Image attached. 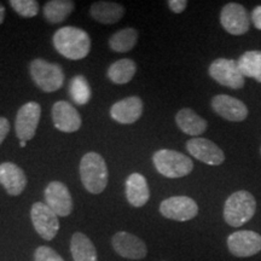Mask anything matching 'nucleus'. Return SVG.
<instances>
[{"mask_svg": "<svg viewBox=\"0 0 261 261\" xmlns=\"http://www.w3.org/2000/svg\"><path fill=\"white\" fill-rule=\"evenodd\" d=\"M54 46L58 54L71 61L84 60L91 50V38L84 29L77 27H62L52 38Z\"/></svg>", "mask_w": 261, "mask_h": 261, "instance_id": "obj_1", "label": "nucleus"}, {"mask_svg": "<svg viewBox=\"0 0 261 261\" xmlns=\"http://www.w3.org/2000/svg\"><path fill=\"white\" fill-rule=\"evenodd\" d=\"M81 182L87 191L98 195L106 190L109 180V171L106 160L98 152H87L80 161Z\"/></svg>", "mask_w": 261, "mask_h": 261, "instance_id": "obj_2", "label": "nucleus"}, {"mask_svg": "<svg viewBox=\"0 0 261 261\" xmlns=\"http://www.w3.org/2000/svg\"><path fill=\"white\" fill-rule=\"evenodd\" d=\"M256 201L249 191L240 190L228 196L224 204V220L232 227H241L254 217Z\"/></svg>", "mask_w": 261, "mask_h": 261, "instance_id": "obj_3", "label": "nucleus"}, {"mask_svg": "<svg viewBox=\"0 0 261 261\" xmlns=\"http://www.w3.org/2000/svg\"><path fill=\"white\" fill-rule=\"evenodd\" d=\"M152 162L160 174L171 179L187 177L194 169V162L189 156L171 149L158 150L152 155Z\"/></svg>", "mask_w": 261, "mask_h": 261, "instance_id": "obj_4", "label": "nucleus"}, {"mask_svg": "<svg viewBox=\"0 0 261 261\" xmlns=\"http://www.w3.org/2000/svg\"><path fill=\"white\" fill-rule=\"evenodd\" d=\"M31 77L44 92H56L64 84L63 68L57 63H51L41 58H35L29 65Z\"/></svg>", "mask_w": 261, "mask_h": 261, "instance_id": "obj_5", "label": "nucleus"}, {"mask_svg": "<svg viewBox=\"0 0 261 261\" xmlns=\"http://www.w3.org/2000/svg\"><path fill=\"white\" fill-rule=\"evenodd\" d=\"M208 73L212 79L221 86L232 90H241L244 86V76L238 63L227 58H218L213 61L208 68Z\"/></svg>", "mask_w": 261, "mask_h": 261, "instance_id": "obj_6", "label": "nucleus"}, {"mask_svg": "<svg viewBox=\"0 0 261 261\" xmlns=\"http://www.w3.org/2000/svg\"><path fill=\"white\" fill-rule=\"evenodd\" d=\"M31 219L39 236L46 241H52L60 231L58 215L46 203L35 202L32 205Z\"/></svg>", "mask_w": 261, "mask_h": 261, "instance_id": "obj_7", "label": "nucleus"}, {"mask_svg": "<svg viewBox=\"0 0 261 261\" xmlns=\"http://www.w3.org/2000/svg\"><path fill=\"white\" fill-rule=\"evenodd\" d=\"M41 117V106L37 102H28L22 106L16 114L15 130L19 140H31L37 133Z\"/></svg>", "mask_w": 261, "mask_h": 261, "instance_id": "obj_8", "label": "nucleus"}, {"mask_svg": "<svg viewBox=\"0 0 261 261\" xmlns=\"http://www.w3.org/2000/svg\"><path fill=\"white\" fill-rule=\"evenodd\" d=\"M160 213L167 219L188 221L198 214V205L188 196H173L161 202Z\"/></svg>", "mask_w": 261, "mask_h": 261, "instance_id": "obj_9", "label": "nucleus"}, {"mask_svg": "<svg viewBox=\"0 0 261 261\" xmlns=\"http://www.w3.org/2000/svg\"><path fill=\"white\" fill-rule=\"evenodd\" d=\"M220 23L231 35H243L250 28V17L243 5L228 3L221 9Z\"/></svg>", "mask_w": 261, "mask_h": 261, "instance_id": "obj_10", "label": "nucleus"}, {"mask_svg": "<svg viewBox=\"0 0 261 261\" xmlns=\"http://www.w3.org/2000/svg\"><path fill=\"white\" fill-rule=\"evenodd\" d=\"M228 252L237 257H249L261 252V234L241 230L227 237Z\"/></svg>", "mask_w": 261, "mask_h": 261, "instance_id": "obj_11", "label": "nucleus"}, {"mask_svg": "<svg viewBox=\"0 0 261 261\" xmlns=\"http://www.w3.org/2000/svg\"><path fill=\"white\" fill-rule=\"evenodd\" d=\"M114 250L120 256L130 260H142L148 254V247L145 242L136 234L119 231L112 238Z\"/></svg>", "mask_w": 261, "mask_h": 261, "instance_id": "obj_12", "label": "nucleus"}, {"mask_svg": "<svg viewBox=\"0 0 261 261\" xmlns=\"http://www.w3.org/2000/svg\"><path fill=\"white\" fill-rule=\"evenodd\" d=\"M45 203L56 213L58 217H68L73 211L71 194L62 181L54 180L45 189Z\"/></svg>", "mask_w": 261, "mask_h": 261, "instance_id": "obj_13", "label": "nucleus"}, {"mask_svg": "<svg viewBox=\"0 0 261 261\" xmlns=\"http://www.w3.org/2000/svg\"><path fill=\"white\" fill-rule=\"evenodd\" d=\"M51 116L54 126L64 133H74L80 129L81 116L79 112L69 102L58 100L52 106Z\"/></svg>", "mask_w": 261, "mask_h": 261, "instance_id": "obj_14", "label": "nucleus"}, {"mask_svg": "<svg viewBox=\"0 0 261 261\" xmlns=\"http://www.w3.org/2000/svg\"><path fill=\"white\" fill-rule=\"evenodd\" d=\"M187 150L192 158L210 166H220L225 161V155L219 146L205 138H192L187 142Z\"/></svg>", "mask_w": 261, "mask_h": 261, "instance_id": "obj_15", "label": "nucleus"}, {"mask_svg": "<svg viewBox=\"0 0 261 261\" xmlns=\"http://www.w3.org/2000/svg\"><path fill=\"white\" fill-rule=\"evenodd\" d=\"M212 109L218 115L231 122L244 121L248 116V108L242 100L227 96V94H218L212 99Z\"/></svg>", "mask_w": 261, "mask_h": 261, "instance_id": "obj_16", "label": "nucleus"}, {"mask_svg": "<svg viewBox=\"0 0 261 261\" xmlns=\"http://www.w3.org/2000/svg\"><path fill=\"white\" fill-rule=\"evenodd\" d=\"M143 109H144V104H143L142 98L130 96L114 103L110 108V116L114 121L122 123V125H132L142 117Z\"/></svg>", "mask_w": 261, "mask_h": 261, "instance_id": "obj_17", "label": "nucleus"}, {"mask_svg": "<svg viewBox=\"0 0 261 261\" xmlns=\"http://www.w3.org/2000/svg\"><path fill=\"white\" fill-rule=\"evenodd\" d=\"M0 184L11 196H18L27 187V177L21 167L14 162H3L0 165Z\"/></svg>", "mask_w": 261, "mask_h": 261, "instance_id": "obj_18", "label": "nucleus"}, {"mask_svg": "<svg viewBox=\"0 0 261 261\" xmlns=\"http://www.w3.org/2000/svg\"><path fill=\"white\" fill-rule=\"evenodd\" d=\"M126 197L130 205L140 208L148 203L150 189L144 175L140 173H132L126 179Z\"/></svg>", "mask_w": 261, "mask_h": 261, "instance_id": "obj_19", "label": "nucleus"}, {"mask_svg": "<svg viewBox=\"0 0 261 261\" xmlns=\"http://www.w3.org/2000/svg\"><path fill=\"white\" fill-rule=\"evenodd\" d=\"M90 15L99 23L114 24L123 17L125 8L119 3L96 2L91 5Z\"/></svg>", "mask_w": 261, "mask_h": 261, "instance_id": "obj_20", "label": "nucleus"}, {"mask_svg": "<svg viewBox=\"0 0 261 261\" xmlns=\"http://www.w3.org/2000/svg\"><path fill=\"white\" fill-rule=\"evenodd\" d=\"M175 123L185 135L192 137L201 136L208 127V123L203 117L196 114L190 108H184V109L179 110L175 115Z\"/></svg>", "mask_w": 261, "mask_h": 261, "instance_id": "obj_21", "label": "nucleus"}, {"mask_svg": "<svg viewBox=\"0 0 261 261\" xmlns=\"http://www.w3.org/2000/svg\"><path fill=\"white\" fill-rule=\"evenodd\" d=\"M70 253L74 261H98L97 250L86 234L75 232L70 240Z\"/></svg>", "mask_w": 261, "mask_h": 261, "instance_id": "obj_22", "label": "nucleus"}, {"mask_svg": "<svg viewBox=\"0 0 261 261\" xmlns=\"http://www.w3.org/2000/svg\"><path fill=\"white\" fill-rule=\"evenodd\" d=\"M137 71V65L135 61L129 58H122L110 64L108 68L107 75L109 80L114 84L125 85L128 84L135 77Z\"/></svg>", "mask_w": 261, "mask_h": 261, "instance_id": "obj_23", "label": "nucleus"}, {"mask_svg": "<svg viewBox=\"0 0 261 261\" xmlns=\"http://www.w3.org/2000/svg\"><path fill=\"white\" fill-rule=\"evenodd\" d=\"M74 9L75 4L71 0H50L44 5V17L48 23H61L69 17Z\"/></svg>", "mask_w": 261, "mask_h": 261, "instance_id": "obj_24", "label": "nucleus"}, {"mask_svg": "<svg viewBox=\"0 0 261 261\" xmlns=\"http://www.w3.org/2000/svg\"><path fill=\"white\" fill-rule=\"evenodd\" d=\"M138 37L139 33L136 28H123L109 38V47L114 52H119V54L128 52L136 46L137 41H138Z\"/></svg>", "mask_w": 261, "mask_h": 261, "instance_id": "obj_25", "label": "nucleus"}, {"mask_svg": "<svg viewBox=\"0 0 261 261\" xmlns=\"http://www.w3.org/2000/svg\"><path fill=\"white\" fill-rule=\"evenodd\" d=\"M237 63L244 77H252L261 84V51L244 52Z\"/></svg>", "mask_w": 261, "mask_h": 261, "instance_id": "obj_26", "label": "nucleus"}, {"mask_svg": "<svg viewBox=\"0 0 261 261\" xmlns=\"http://www.w3.org/2000/svg\"><path fill=\"white\" fill-rule=\"evenodd\" d=\"M69 92L71 99L79 106H85L90 102L91 96V87L89 83H87L86 77L83 75H76L73 77L69 85Z\"/></svg>", "mask_w": 261, "mask_h": 261, "instance_id": "obj_27", "label": "nucleus"}, {"mask_svg": "<svg viewBox=\"0 0 261 261\" xmlns=\"http://www.w3.org/2000/svg\"><path fill=\"white\" fill-rule=\"evenodd\" d=\"M9 4L21 17H35L39 12V3L37 0H10Z\"/></svg>", "mask_w": 261, "mask_h": 261, "instance_id": "obj_28", "label": "nucleus"}, {"mask_svg": "<svg viewBox=\"0 0 261 261\" xmlns=\"http://www.w3.org/2000/svg\"><path fill=\"white\" fill-rule=\"evenodd\" d=\"M34 261H64L56 250L51 247L40 246L34 253Z\"/></svg>", "mask_w": 261, "mask_h": 261, "instance_id": "obj_29", "label": "nucleus"}, {"mask_svg": "<svg viewBox=\"0 0 261 261\" xmlns=\"http://www.w3.org/2000/svg\"><path fill=\"white\" fill-rule=\"evenodd\" d=\"M188 6L187 0H169L168 8L172 10L174 14H181Z\"/></svg>", "mask_w": 261, "mask_h": 261, "instance_id": "obj_30", "label": "nucleus"}, {"mask_svg": "<svg viewBox=\"0 0 261 261\" xmlns=\"http://www.w3.org/2000/svg\"><path fill=\"white\" fill-rule=\"evenodd\" d=\"M10 132V122L5 117H0V145L4 142Z\"/></svg>", "mask_w": 261, "mask_h": 261, "instance_id": "obj_31", "label": "nucleus"}, {"mask_svg": "<svg viewBox=\"0 0 261 261\" xmlns=\"http://www.w3.org/2000/svg\"><path fill=\"white\" fill-rule=\"evenodd\" d=\"M250 19H252L253 24L255 25V28L261 31V5L256 6V8L253 10L252 16H250Z\"/></svg>", "mask_w": 261, "mask_h": 261, "instance_id": "obj_32", "label": "nucleus"}, {"mask_svg": "<svg viewBox=\"0 0 261 261\" xmlns=\"http://www.w3.org/2000/svg\"><path fill=\"white\" fill-rule=\"evenodd\" d=\"M4 19H5V8L0 4V24L4 22Z\"/></svg>", "mask_w": 261, "mask_h": 261, "instance_id": "obj_33", "label": "nucleus"}, {"mask_svg": "<svg viewBox=\"0 0 261 261\" xmlns=\"http://www.w3.org/2000/svg\"><path fill=\"white\" fill-rule=\"evenodd\" d=\"M25 145H27V142H23V140H19V146H21V148H24Z\"/></svg>", "mask_w": 261, "mask_h": 261, "instance_id": "obj_34", "label": "nucleus"}, {"mask_svg": "<svg viewBox=\"0 0 261 261\" xmlns=\"http://www.w3.org/2000/svg\"><path fill=\"white\" fill-rule=\"evenodd\" d=\"M260 155H261V148H260Z\"/></svg>", "mask_w": 261, "mask_h": 261, "instance_id": "obj_35", "label": "nucleus"}]
</instances>
